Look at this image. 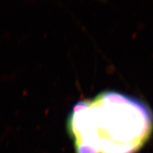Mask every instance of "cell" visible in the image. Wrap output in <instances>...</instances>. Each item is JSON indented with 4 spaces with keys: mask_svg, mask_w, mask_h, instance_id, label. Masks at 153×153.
Returning <instances> with one entry per match:
<instances>
[{
    "mask_svg": "<svg viewBox=\"0 0 153 153\" xmlns=\"http://www.w3.org/2000/svg\"><path fill=\"white\" fill-rule=\"evenodd\" d=\"M153 130V115L142 101L114 91L74 105L68 120L74 146L97 153H135Z\"/></svg>",
    "mask_w": 153,
    "mask_h": 153,
    "instance_id": "6da1fadb",
    "label": "cell"
}]
</instances>
